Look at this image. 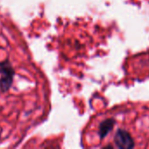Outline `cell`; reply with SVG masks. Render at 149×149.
<instances>
[{
	"instance_id": "obj_1",
	"label": "cell",
	"mask_w": 149,
	"mask_h": 149,
	"mask_svg": "<svg viewBox=\"0 0 149 149\" xmlns=\"http://www.w3.org/2000/svg\"><path fill=\"white\" fill-rule=\"evenodd\" d=\"M0 90L2 93H6L11 88L15 71L8 59L0 62Z\"/></svg>"
}]
</instances>
